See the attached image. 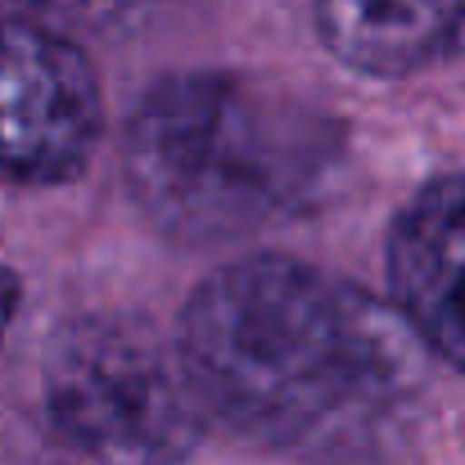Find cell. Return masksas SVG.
<instances>
[{
	"label": "cell",
	"mask_w": 465,
	"mask_h": 465,
	"mask_svg": "<svg viewBox=\"0 0 465 465\" xmlns=\"http://www.w3.org/2000/svg\"><path fill=\"white\" fill-rule=\"evenodd\" d=\"M100 77L73 36L0 14V181H73L100 141Z\"/></svg>",
	"instance_id": "obj_4"
},
{
	"label": "cell",
	"mask_w": 465,
	"mask_h": 465,
	"mask_svg": "<svg viewBox=\"0 0 465 465\" xmlns=\"http://www.w3.org/2000/svg\"><path fill=\"white\" fill-rule=\"evenodd\" d=\"M389 290L411 339L465 371V172L430 181L398 213Z\"/></svg>",
	"instance_id": "obj_5"
},
{
	"label": "cell",
	"mask_w": 465,
	"mask_h": 465,
	"mask_svg": "<svg viewBox=\"0 0 465 465\" xmlns=\"http://www.w3.org/2000/svg\"><path fill=\"white\" fill-rule=\"evenodd\" d=\"M45 411L91 465H181L203 434L176 343L123 316L73 321L50 343Z\"/></svg>",
	"instance_id": "obj_3"
},
{
	"label": "cell",
	"mask_w": 465,
	"mask_h": 465,
	"mask_svg": "<svg viewBox=\"0 0 465 465\" xmlns=\"http://www.w3.org/2000/svg\"><path fill=\"white\" fill-rule=\"evenodd\" d=\"M0 14L41 23L59 36H77V32H109L118 23H127L145 0H0Z\"/></svg>",
	"instance_id": "obj_7"
},
{
	"label": "cell",
	"mask_w": 465,
	"mask_h": 465,
	"mask_svg": "<svg viewBox=\"0 0 465 465\" xmlns=\"http://www.w3.org/2000/svg\"><path fill=\"white\" fill-rule=\"evenodd\" d=\"M334 158L330 118L226 73L163 77L127 127L136 203L185 240H226L308 203Z\"/></svg>",
	"instance_id": "obj_2"
},
{
	"label": "cell",
	"mask_w": 465,
	"mask_h": 465,
	"mask_svg": "<svg viewBox=\"0 0 465 465\" xmlns=\"http://www.w3.org/2000/svg\"><path fill=\"white\" fill-rule=\"evenodd\" d=\"M18 303H23V285H18V276L0 262V343H5L14 316H18Z\"/></svg>",
	"instance_id": "obj_8"
},
{
	"label": "cell",
	"mask_w": 465,
	"mask_h": 465,
	"mask_svg": "<svg viewBox=\"0 0 465 465\" xmlns=\"http://www.w3.org/2000/svg\"><path fill=\"white\" fill-rule=\"evenodd\" d=\"M325 50L366 77H411L465 50V0H312Z\"/></svg>",
	"instance_id": "obj_6"
},
{
	"label": "cell",
	"mask_w": 465,
	"mask_h": 465,
	"mask_svg": "<svg viewBox=\"0 0 465 465\" xmlns=\"http://www.w3.org/2000/svg\"><path fill=\"white\" fill-rule=\"evenodd\" d=\"M411 348L393 308L294 258L213 272L176 334L203 416L285 452L380 439L416 389Z\"/></svg>",
	"instance_id": "obj_1"
}]
</instances>
